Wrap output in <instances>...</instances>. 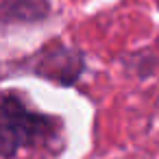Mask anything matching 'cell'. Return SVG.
Wrapping results in <instances>:
<instances>
[{
    "label": "cell",
    "instance_id": "obj_1",
    "mask_svg": "<svg viewBox=\"0 0 159 159\" xmlns=\"http://www.w3.org/2000/svg\"><path fill=\"white\" fill-rule=\"evenodd\" d=\"M55 120L26 107L18 94H0V157L11 159L22 148L52 139Z\"/></svg>",
    "mask_w": 159,
    "mask_h": 159
}]
</instances>
